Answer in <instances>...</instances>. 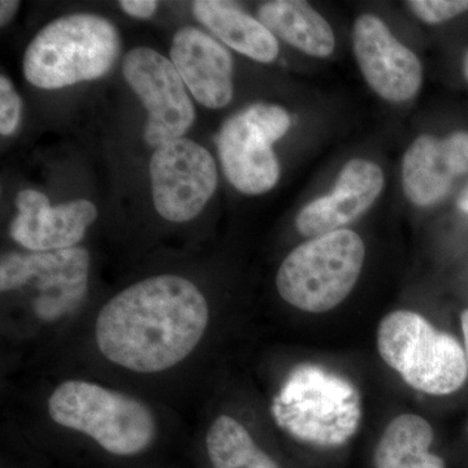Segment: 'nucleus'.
Wrapping results in <instances>:
<instances>
[{
  "label": "nucleus",
  "instance_id": "nucleus-23",
  "mask_svg": "<svg viewBox=\"0 0 468 468\" xmlns=\"http://www.w3.org/2000/svg\"><path fill=\"white\" fill-rule=\"evenodd\" d=\"M18 5H20V2H15V0H2L0 2V24H2V27L8 24L9 20L14 17Z\"/></svg>",
  "mask_w": 468,
  "mask_h": 468
},
{
  "label": "nucleus",
  "instance_id": "nucleus-4",
  "mask_svg": "<svg viewBox=\"0 0 468 468\" xmlns=\"http://www.w3.org/2000/svg\"><path fill=\"white\" fill-rule=\"evenodd\" d=\"M58 426L79 431L115 455L146 451L156 435L151 410L126 394L82 380L58 385L48 403Z\"/></svg>",
  "mask_w": 468,
  "mask_h": 468
},
{
  "label": "nucleus",
  "instance_id": "nucleus-14",
  "mask_svg": "<svg viewBox=\"0 0 468 468\" xmlns=\"http://www.w3.org/2000/svg\"><path fill=\"white\" fill-rule=\"evenodd\" d=\"M383 186L384 175L378 165L350 160L338 176L334 192L309 203L298 214V230L314 237L340 230L371 207Z\"/></svg>",
  "mask_w": 468,
  "mask_h": 468
},
{
  "label": "nucleus",
  "instance_id": "nucleus-5",
  "mask_svg": "<svg viewBox=\"0 0 468 468\" xmlns=\"http://www.w3.org/2000/svg\"><path fill=\"white\" fill-rule=\"evenodd\" d=\"M365 255V243L353 230L314 237L282 261L277 291L282 300L306 313L335 309L358 282Z\"/></svg>",
  "mask_w": 468,
  "mask_h": 468
},
{
  "label": "nucleus",
  "instance_id": "nucleus-22",
  "mask_svg": "<svg viewBox=\"0 0 468 468\" xmlns=\"http://www.w3.org/2000/svg\"><path fill=\"white\" fill-rule=\"evenodd\" d=\"M120 7L129 16L135 18H150L158 8V2L154 0H122Z\"/></svg>",
  "mask_w": 468,
  "mask_h": 468
},
{
  "label": "nucleus",
  "instance_id": "nucleus-16",
  "mask_svg": "<svg viewBox=\"0 0 468 468\" xmlns=\"http://www.w3.org/2000/svg\"><path fill=\"white\" fill-rule=\"evenodd\" d=\"M260 21L273 36L313 57L325 58L335 50V34L324 18L306 2L275 0L260 8Z\"/></svg>",
  "mask_w": 468,
  "mask_h": 468
},
{
  "label": "nucleus",
  "instance_id": "nucleus-13",
  "mask_svg": "<svg viewBox=\"0 0 468 468\" xmlns=\"http://www.w3.org/2000/svg\"><path fill=\"white\" fill-rule=\"evenodd\" d=\"M171 61L185 86L207 109L228 106L233 98V58L208 34L185 27L175 34Z\"/></svg>",
  "mask_w": 468,
  "mask_h": 468
},
{
  "label": "nucleus",
  "instance_id": "nucleus-25",
  "mask_svg": "<svg viewBox=\"0 0 468 468\" xmlns=\"http://www.w3.org/2000/svg\"><path fill=\"white\" fill-rule=\"evenodd\" d=\"M458 206H460L462 211L468 212V186L463 190V193L461 194Z\"/></svg>",
  "mask_w": 468,
  "mask_h": 468
},
{
  "label": "nucleus",
  "instance_id": "nucleus-2",
  "mask_svg": "<svg viewBox=\"0 0 468 468\" xmlns=\"http://www.w3.org/2000/svg\"><path fill=\"white\" fill-rule=\"evenodd\" d=\"M277 426L298 441L338 448L349 441L362 420V399L347 378L318 365H301L273 399Z\"/></svg>",
  "mask_w": 468,
  "mask_h": 468
},
{
  "label": "nucleus",
  "instance_id": "nucleus-18",
  "mask_svg": "<svg viewBox=\"0 0 468 468\" xmlns=\"http://www.w3.org/2000/svg\"><path fill=\"white\" fill-rule=\"evenodd\" d=\"M433 431L426 419L399 415L385 428L375 451V468H445V462L430 452Z\"/></svg>",
  "mask_w": 468,
  "mask_h": 468
},
{
  "label": "nucleus",
  "instance_id": "nucleus-26",
  "mask_svg": "<svg viewBox=\"0 0 468 468\" xmlns=\"http://www.w3.org/2000/svg\"><path fill=\"white\" fill-rule=\"evenodd\" d=\"M464 73H466L468 79V52L466 55V58H464Z\"/></svg>",
  "mask_w": 468,
  "mask_h": 468
},
{
  "label": "nucleus",
  "instance_id": "nucleus-24",
  "mask_svg": "<svg viewBox=\"0 0 468 468\" xmlns=\"http://www.w3.org/2000/svg\"><path fill=\"white\" fill-rule=\"evenodd\" d=\"M461 322L462 331H463L464 335V346H466V350H464V353H466L468 366V310H464L463 313H462Z\"/></svg>",
  "mask_w": 468,
  "mask_h": 468
},
{
  "label": "nucleus",
  "instance_id": "nucleus-12",
  "mask_svg": "<svg viewBox=\"0 0 468 468\" xmlns=\"http://www.w3.org/2000/svg\"><path fill=\"white\" fill-rule=\"evenodd\" d=\"M16 207L12 239L36 252L75 248L98 217L97 207L85 199L52 207L45 194L32 189L17 194Z\"/></svg>",
  "mask_w": 468,
  "mask_h": 468
},
{
  "label": "nucleus",
  "instance_id": "nucleus-17",
  "mask_svg": "<svg viewBox=\"0 0 468 468\" xmlns=\"http://www.w3.org/2000/svg\"><path fill=\"white\" fill-rule=\"evenodd\" d=\"M457 177L443 140L421 135L406 151L402 165L403 189L417 206H431L451 189Z\"/></svg>",
  "mask_w": 468,
  "mask_h": 468
},
{
  "label": "nucleus",
  "instance_id": "nucleus-10",
  "mask_svg": "<svg viewBox=\"0 0 468 468\" xmlns=\"http://www.w3.org/2000/svg\"><path fill=\"white\" fill-rule=\"evenodd\" d=\"M122 75L149 113L144 134L149 146L158 149L186 133L196 110L169 58L150 48H133L122 61Z\"/></svg>",
  "mask_w": 468,
  "mask_h": 468
},
{
  "label": "nucleus",
  "instance_id": "nucleus-11",
  "mask_svg": "<svg viewBox=\"0 0 468 468\" xmlns=\"http://www.w3.org/2000/svg\"><path fill=\"white\" fill-rule=\"evenodd\" d=\"M353 41L360 70L380 97L399 103L417 94L423 77L420 61L394 38L380 18H356Z\"/></svg>",
  "mask_w": 468,
  "mask_h": 468
},
{
  "label": "nucleus",
  "instance_id": "nucleus-20",
  "mask_svg": "<svg viewBox=\"0 0 468 468\" xmlns=\"http://www.w3.org/2000/svg\"><path fill=\"white\" fill-rule=\"evenodd\" d=\"M408 5L419 18L430 24L442 23L468 9V0H412Z\"/></svg>",
  "mask_w": 468,
  "mask_h": 468
},
{
  "label": "nucleus",
  "instance_id": "nucleus-3",
  "mask_svg": "<svg viewBox=\"0 0 468 468\" xmlns=\"http://www.w3.org/2000/svg\"><path fill=\"white\" fill-rule=\"evenodd\" d=\"M119 32L91 14L58 17L43 27L24 55V76L37 88L61 89L110 72L119 58Z\"/></svg>",
  "mask_w": 468,
  "mask_h": 468
},
{
  "label": "nucleus",
  "instance_id": "nucleus-21",
  "mask_svg": "<svg viewBox=\"0 0 468 468\" xmlns=\"http://www.w3.org/2000/svg\"><path fill=\"white\" fill-rule=\"evenodd\" d=\"M23 101L8 77H0V133L11 135L20 124Z\"/></svg>",
  "mask_w": 468,
  "mask_h": 468
},
{
  "label": "nucleus",
  "instance_id": "nucleus-9",
  "mask_svg": "<svg viewBox=\"0 0 468 468\" xmlns=\"http://www.w3.org/2000/svg\"><path fill=\"white\" fill-rule=\"evenodd\" d=\"M154 206L163 218L186 223L201 214L218 186L209 151L187 138L158 147L150 162Z\"/></svg>",
  "mask_w": 468,
  "mask_h": 468
},
{
  "label": "nucleus",
  "instance_id": "nucleus-15",
  "mask_svg": "<svg viewBox=\"0 0 468 468\" xmlns=\"http://www.w3.org/2000/svg\"><path fill=\"white\" fill-rule=\"evenodd\" d=\"M193 14L226 45L252 60L271 63L279 55L276 37L260 20L249 16L232 3L197 0L193 3Z\"/></svg>",
  "mask_w": 468,
  "mask_h": 468
},
{
  "label": "nucleus",
  "instance_id": "nucleus-1",
  "mask_svg": "<svg viewBox=\"0 0 468 468\" xmlns=\"http://www.w3.org/2000/svg\"><path fill=\"white\" fill-rule=\"evenodd\" d=\"M207 301L181 276L150 277L104 304L95 323L101 353L120 367L154 374L175 367L201 343Z\"/></svg>",
  "mask_w": 468,
  "mask_h": 468
},
{
  "label": "nucleus",
  "instance_id": "nucleus-19",
  "mask_svg": "<svg viewBox=\"0 0 468 468\" xmlns=\"http://www.w3.org/2000/svg\"><path fill=\"white\" fill-rule=\"evenodd\" d=\"M206 443L214 468H280L261 451L245 427L227 415L211 424Z\"/></svg>",
  "mask_w": 468,
  "mask_h": 468
},
{
  "label": "nucleus",
  "instance_id": "nucleus-8",
  "mask_svg": "<svg viewBox=\"0 0 468 468\" xmlns=\"http://www.w3.org/2000/svg\"><path fill=\"white\" fill-rule=\"evenodd\" d=\"M89 270L90 255L81 248L8 252L0 261V291L11 292L37 282L41 294L34 301V311L43 320H55L84 300Z\"/></svg>",
  "mask_w": 468,
  "mask_h": 468
},
{
  "label": "nucleus",
  "instance_id": "nucleus-6",
  "mask_svg": "<svg viewBox=\"0 0 468 468\" xmlns=\"http://www.w3.org/2000/svg\"><path fill=\"white\" fill-rule=\"evenodd\" d=\"M378 349L384 362L419 392L445 396L466 381L467 358L461 344L412 311L385 316Z\"/></svg>",
  "mask_w": 468,
  "mask_h": 468
},
{
  "label": "nucleus",
  "instance_id": "nucleus-7",
  "mask_svg": "<svg viewBox=\"0 0 468 468\" xmlns=\"http://www.w3.org/2000/svg\"><path fill=\"white\" fill-rule=\"evenodd\" d=\"M292 120L282 107L254 104L224 122L218 135L224 175L237 190L250 196L277 184L280 165L272 144L284 137Z\"/></svg>",
  "mask_w": 468,
  "mask_h": 468
}]
</instances>
